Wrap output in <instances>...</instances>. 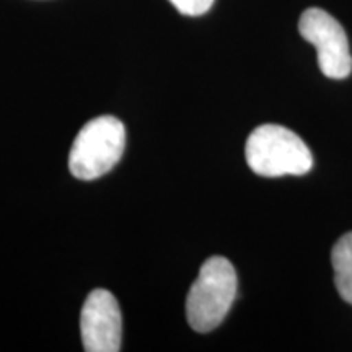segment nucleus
I'll return each mask as SVG.
<instances>
[{
	"mask_svg": "<svg viewBox=\"0 0 352 352\" xmlns=\"http://www.w3.org/2000/svg\"><path fill=\"white\" fill-rule=\"evenodd\" d=\"M236 297V272L223 256H212L201 266L189 289L186 318L197 333L212 331L226 320Z\"/></svg>",
	"mask_w": 352,
	"mask_h": 352,
	"instance_id": "nucleus-1",
	"label": "nucleus"
},
{
	"mask_svg": "<svg viewBox=\"0 0 352 352\" xmlns=\"http://www.w3.org/2000/svg\"><path fill=\"white\" fill-rule=\"evenodd\" d=\"M246 164L259 176L305 175L314 157L296 132L277 124H263L250 134L245 145Z\"/></svg>",
	"mask_w": 352,
	"mask_h": 352,
	"instance_id": "nucleus-2",
	"label": "nucleus"
},
{
	"mask_svg": "<svg viewBox=\"0 0 352 352\" xmlns=\"http://www.w3.org/2000/svg\"><path fill=\"white\" fill-rule=\"evenodd\" d=\"M331 261L338 294L352 305V232L341 236L333 246Z\"/></svg>",
	"mask_w": 352,
	"mask_h": 352,
	"instance_id": "nucleus-6",
	"label": "nucleus"
},
{
	"mask_svg": "<svg viewBox=\"0 0 352 352\" xmlns=\"http://www.w3.org/2000/svg\"><path fill=\"white\" fill-rule=\"evenodd\" d=\"M302 38L315 46L323 76L334 80L352 72V56L346 32L340 21L321 8H308L298 20Z\"/></svg>",
	"mask_w": 352,
	"mask_h": 352,
	"instance_id": "nucleus-4",
	"label": "nucleus"
},
{
	"mask_svg": "<svg viewBox=\"0 0 352 352\" xmlns=\"http://www.w3.org/2000/svg\"><path fill=\"white\" fill-rule=\"evenodd\" d=\"M124 147V124L114 116L95 118L74 140L69 153L70 173L85 182L100 178L121 160Z\"/></svg>",
	"mask_w": 352,
	"mask_h": 352,
	"instance_id": "nucleus-3",
	"label": "nucleus"
},
{
	"mask_svg": "<svg viewBox=\"0 0 352 352\" xmlns=\"http://www.w3.org/2000/svg\"><path fill=\"white\" fill-rule=\"evenodd\" d=\"M179 13L186 16H199L210 10L214 0H170Z\"/></svg>",
	"mask_w": 352,
	"mask_h": 352,
	"instance_id": "nucleus-7",
	"label": "nucleus"
},
{
	"mask_svg": "<svg viewBox=\"0 0 352 352\" xmlns=\"http://www.w3.org/2000/svg\"><path fill=\"white\" fill-rule=\"evenodd\" d=\"M80 334L87 352H118L121 349V310L111 292L96 289L87 297L80 314Z\"/></svg>",
	"mask_w": 352,
	"mask_h": 352,
	"instance_id": "nucleus-5",
	"label": "nucleus"
}]
</instances>
